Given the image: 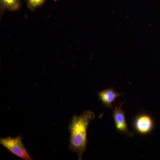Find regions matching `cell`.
Here are the masks:
<instances>
[{"mask_svg":"<svg viewBox=\"0 0 160 160\" xmlns=\"http://www.w3.org/2000/svg\"><path fill=\"white\" fill-rule=\"evenodd\" d=\"M123 94V93L117 92L113 88L111 87L99 92L98 93V95L99 100L103 106L106 108L112 109L113 108L112 103L115 102L116 99Z\"/></svg>","mask_w":160,"mask_h":160,"instance_id":"5b68a950","label":"cell"},{"mask_svg":"<svg viewBox=\"0 0 160 160\" xmlns=\"http://www.w3.org/2000/svg\"><path fill=\"white\" fill-rule=\"evenodd\" d=\"M0 144L9 150L10 152L15 155L18 157L25 160H33L26 150L22 142V136L18 135L16 137H8L1 138Z\"/></svg>","mask_w":160,"mask_h":160,"instance_id":"7a4b0ae2","label":"cell"},{"mask_svg":"<svg viewBox=\"0 0 160 160\" xmlns=\"http://www.w3.org/2000/svg\"><path fill=\"white\" fill-rule=\"evenodd\" d=\"M1 9L17 11L21 8V0H0Z\"/></svg>","mask_w":160,"mask_h":160,"instance_id":"8992f818","label":"cell"},{"mask_svg":"<svg viewBox=\"0 0 160 160\" xmlns=\"http://www.w3.org/2000/svg\"><path fill=\"white\" fill-rule=\"evenodd\" d=\"M154 122L152 117L146 112L139 113L132 121L135 131L141 135H147L154 129Z\"/></svg>","mask_w":160,"mask_h":160,"instance_id":"3957f363","label":"cell"},{"mask_svg":"<svg viewBox=\"0 0 160 160\" xmlns=\"http://www.w3.org/2000/svg\"><path fill=\"white\" fill-rule=\"evenodd\" d=\"M94 118V113L87 110L79 116L74 115L68 127L70 134L69 149L77 154L79 160L82 159L87 146L88 126Z\"/></svg>","mask_w":160,"mask_h":160,"instance_id":"6da1fadb","label":"cell"},{"mask_svg":"<svg viewBox=\"0 0 160 160\" xmlns=\"http://www.w3.org/2000/svg\"><path fill=\"white\" fill-rule=\"evenodd\" d=\"M123 104L124 103L117 104L115 102L114 107L112 109L116 131L121 134L126 135L129 137L132 138L134 136V134L128 128L125 118V112L122 109Z\"/></svg>","mask_w":160,"mask_h":160,"instance_id":"277c9868","label":"cell"},{"mask_svg":"<svg viewBox=\"0 0 160 160\" xmlns=\"http://www.w3.org/2000/svg\"><path fill=\"white\" fill-rule=\"evenodd\" d=\"M46 0H27V6L32 11H34L46 2Z\"/></svg>","mask_w":160,"mask_h":160,"instance_id":"52a82bcc","label":"cell"}]
</instances>
